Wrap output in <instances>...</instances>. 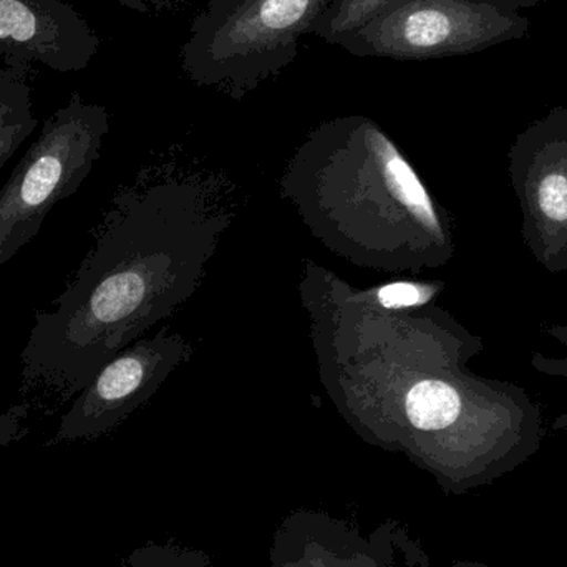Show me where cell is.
I'll return each mask as SVG.
<instances>
[{
    "instance_id": "obj_1",
    "label": "cell",
    "mask_w": 567,
    "mask_h": 567,
    "mask_svg": "<svg viewBox=\"0 0 567 567\" xmlns=\"http://www.w3.org/2000/svg\"><path fill=\"white\" fill-rule=\"evenodd\" d=\"M243 209L238 183L196 158L143 166L113 196L95 243L20 353V395L53 412L202 289Z\"/></svg>"
},
{
    "instance_id": "obj_2",
    "label": "cell",
    "mask_w": 567,
    "mask_h": 567,
    "mask_svg": "<svg viewBox=\"0 0 567 567\" xmlns=\"http://www.w3.org/2000/svg\"><path fill=\"white\" fill-rule=\"evenodd\" d=\"M310 235L357 268L409 271L442 238L435 205L385 130L362 115L317 125L281 176Z\"/></svg>"
},
{
    "instance_id": "obj_3",
    "label": "cell",
    "mask_w": 567,
    "mask_h": 567,
    "mask_svg": "<svg viewBox=\"0 0 567 567\" xmlns=\"http://www.w3.org/2000/svg\"><path fill=\"white\" fill-rule=\"evenodd\" d=\"M333 0H208L189 25L182 66L202 89L245 99L299 55Z\"/></svg>"
},
{
    "instance_id": "obj_4",
    "label": "cell",
    "mask_w": 567,
    "mask_h": 567,
    "mask_svg": "<svg viewBox=\"0 0 567 567\" xmlns=\"http://www.w3.org/2000/svg\"><path fill=\"white\" fill-rule=\"evenodd\" d=\"M109 130L105 106L80 95L47 120L0 189V266L39 235L56 203L79 192L102 155Z\"/></svg>"
},
{
    "instance_id": "obj_5",
    "label": "cell",
    "mask_w": 567,
    "mask_h": 567,
    "mask_svg": "<svg viewBox=\"0 0 567 567\" xmlns=\"http://www.w3.org/2000/svg\"><path fill=\"white\" fill-rule=\"evenodd\" d=\"M529 29L528 17L493 0H403L337 47L360 59H446L523 39Z\"/></svg>"
},
{
    "instance_id": "obj_6",
    "label": "cell",
    "mask_w": 567,
    "mask_h": 567,
    "mask_svg": "<svg viewBox=\"0 0 567 567\" xmlns=\"http://www.w3.org/2000/svg\"><path fill=\"white\" fill-rule=\"evenodd\" d=\"M195 343L166 326L113 357L72 400L50 443L93 440L125 422L195 355Z\"/></svg>"
},
{
    "instance_id": "obj_7",
    "label": "cell",
    "mask_w": 567,
    "mask_h": 567,
    "mask_svg": "<svg viewBox=\"0 0 567 567\" xmlns=\"http://www.w3.org/2000/svg\"><path fill=\"white\" fill-rule=\"evenodd\" d=\"M100 40L86 20L62 0H0V55L40 63L56 72L85 69Z\"/></svg>"
},
{
    "instance_id": "obj_8",
    "label": "cell",
    "mask_w": 567,
    "mask_h": 567,
    "mask_svg": "<svg viewBox=\"0 0 567 567\" xmlns=\"http://www.w3.org/2000/svg\"><path fill=\"white\" fill-rule=\"evenodd\" d=\"M396 2H403V0H333L332 6L312 27L310 35L323 40L329 45H339L346 37ZM493 2L522 10L532 9L551 0H493Z\"/></svg>"
},
{
    "instance_id": "obj_9",
    "label": "cell",
    "mask_w": 567,
    "mask_h": 567,
    "mask_svg": "<svg viewBox=\"0 0 567 567\" xmlns=\"http://www.w3.org/2000/svg\"><path fill=\"white\" fill-rule=\"evenodd\" d=\"M39 120L33 116L32 103H0V169L12 158L25 138L35 132Z\"/></svg>"
},
{
    "instance_id": "obj_10",
    "label": "cell",
    "mask_w": 567,
    "mask_h": 567,
    "mask_svg": "<svg viewBox=\"0 0 567 567\" xmlns=\"http://www.w3.org/2000/svg\"><path fill=\"white\" fill-rule=\"evenodd\" d=\"M370 296L380 306L389 309H406L422 307L433 297V287L420 286L415 282H389L385 286L369 289Z\"/></svg>"
},
{
    "instance_id": "obj_11",
    "label": "cell",
    "mask_w": 567,
    "mask_h": 567,
    "mask_svg": "<svg viewBox=\"0 0 567 567\" xmlns=\"http://www.w3.org/2000/svg\"><path fill=\"white\" fill-rule=\"evenodd\" d=\"M539 206L553 221H567V178L563 175L546 176L539 186Z\"/></svg>"
},
{
    "instance_id": "obj_12",
    "label": "cell",
    "mask_w": 567,
    "mask_h": 567,
    "mask_svg": "<svg viewBox=\"0 0 567 567\" xmlns=\"http://www.w3.org/2000/svg\"><path fill=\"white\" fill-rule=\"evenodd\" d=\"M370 559L359 555L343 556L342 551L332 553L323 548L317 549L316 556L302 558L299 561H282L281 567H370Z\"/></svg>"
},
{
    "instance_id": "obj_13",
    "label": "cell",
    "mask_w": 567,
    "mask_h": 567,
    "mask_svg": "<svg viewBox=\"0 0 567 567\" xmlns=\"http://www.w3.org/2000/svg\"><path fill=\"white\" fill-rule=\"evenodd\" d=\"M0 103H7V105L30 103V89L19 66L9 72H0Z\"/></svg>"
}]
</instances>
